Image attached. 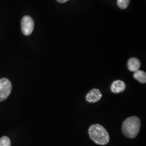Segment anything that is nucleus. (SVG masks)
<instances>
[{
    "label": "nucleus",
    "mask_w": 146,
    "mask_h": 146,
    "mask_svg": "<svg viewBox=\"0 0 146 146\" xmlns=\"http://www.w3.org/2000/svg\"><path fill=\"white\" fill-rule=\"evenodd\" d=\"M126 88L125 83L121 80L114 81L110 86V90L114 93H119L123 92Z\"/></svg>",
    "instance_id": "nucleus-6"
},
{
    "label": "nucleus",
    "mask_w": 146,
    "mask_h": 146,
    "mask_svg": "<svg viewBox=\"0 0 146 146\" xmlns=\"http://www.w3.org/2000/svg\"><path fill=\"white\" fill-rule=\"evenodd\" d=\"M127 66L130 71L135 72L136 70H139L141 67V62L137 58H131L129 59L127 63Z\"/></svg>",
    "instance_id": "nucleus-7"
},
{
    "label": "nucleus",
    "mask_w": 146,
    "mask_h": 146,
    "mask_svg": "<svg viewBox=\"0 0 146 146\" xmlns=\"http://www.w3.org/2000/svg\"><path fill=\"white\" fill-rule=\"evenodd\" d=\"M89 135L92 141L99 145H106L109 143L110 135L104 127L99 124L90 125L88 129Z\"/></svg>",
    "instance_id": "nucleus-1"
},
{
    "label": "nucleus",
    "mask_w": 146,
    "mask_h": 146,
    "mask_svg": "<svg viewBox=\"0 0 146 146\" xmlns=\"http://www.w3.org/2000/svg\"><path fill=\"white\" fill-rule=\"evenodd\" d=\"M130 1L131 0H117V4L120 8L125 9L128 7Z\"/></svg>",
    "instance_id": "nucleus-9"
},
{
    "label": "nucleus",
    "mask_w": 146,
    "mask_h": 146,
    "mask_svg": "<svg viewBox=\"0 0 146 146\" xmlns=\"http://www.w3.org/2000/svg\"><path fill=\"white\" fill-rule=\"evenodd\" d=\"M102 96L99 89L94 88L91 90L86 96V99L89 103H95L101 100Z\"/></svg>",
    "instance_id": "nucleus-5"
},
{
    "label": "nucleus",
    "mask_w": 146,
    "mask_h": 146,
    "mask_svg": "<svg viewBox=\"0 0 146 146\" xmlns=\"http://www.w3.org/2000/svg\"><path fill=\"white\" fill-rule=\"evenodd\" d=\"M0 146H11V142L9 137L3 136L0 139Z\"/></svg>",
    "instance_id": "nucleus-10"
},
{
    "label": "nucleus",
    "mask_w": 146,
    "mask_h": 146,
    "mask_svg": "<svg viewBox=\"0 0 146 146\" xmlns=\"http://www.w3.org/2000/svg\"><path fill=\"white\" fill-rule=\"evenodd\" d=\"M141 122L137 116H131L127 118L123 122L122 131L127 137L134 139L138 135L140 129Z\"/></svg>",
    "instance_id": "nucleus-2"
},
{
    "label": "nucleus",
    "mask_w": 146,
    "mask_h": 146,
    "mask_svg": "<svg viewBox=\"0 0 146 146\" xmlns=\"http://www.w3.org/2000/svg\"><path fill=\"white\" fill-rule=\"evenodd\" d=\"M133 76L135 79L142 84L146 82V73L144 71L138 70L134 72Z\"/></svg>",
    "instance_id": "nucleus-8"
},
{
    "label": "nucleus",
    "mask_w": 146,
    "mask_h": 146,
    "mask_svg": "<svg viewBox=\"0 0 146 146\" xmlns=\"http://www.w3.org/2000/svg\"><path fill=\"white\" fill-rule=\"evenodd\" d=\"M12 89L11 81L7 78H0V102L7 99Z\"/></svg>",
    "instance_id": "nucleus-3"
},
{
    "label": "nucleus",
    "mask_w": 146,
    "mask_h": 146,
    "mask_svg": "<svg viewBox=\"0 0 146 146\" xmlns=\"http://www.w3.org/2000/svg\"><path fill=\"white\" fill-rule=\"evenodd\" d=\"M34 28V22L29 16H25L21 21V29L24 35L28 36L32 33Z\"/></svg>",
    "instance_id": "nucleus-4"
},
{
    "label": "nucleus",
    "mask_w": 146,
    "mask_h": 146,
    "mask_svg": "<svg viewBox=\"0 0 146 146\" xmlns=\"http://www.w3.org/2000/svg\"><path fill=\"white\" fill-rule=\"evenodd\" d=\"M58 2H60V3H65V2H67L69 0H57Z\"/></svg>",
    "instance_id": "nucleus-11"
}]
</instances>
